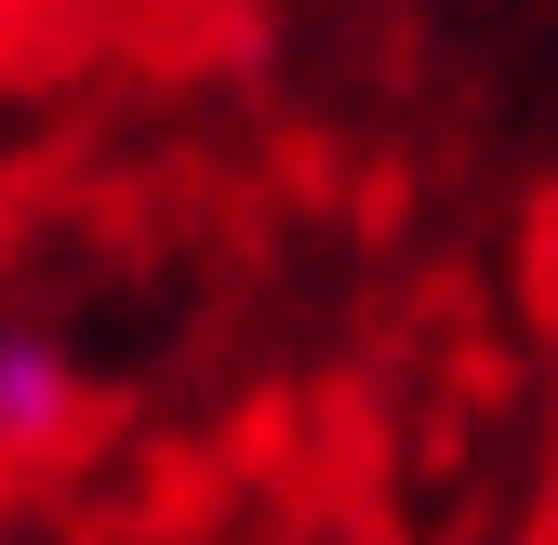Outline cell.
<instances>
[{
  "mask_svg": "<svg viewBox=\"0 0 558 545\" xmlns=\"http://www.w3.org/2000/svg\"><path fill=\"white\" fill-rule=\"evenodd\" d=\"M81 413V373H66L53 332H0V452H53Z\"/></svg>",
  "mask_w": 558,
  "mask_h": 545,
  "instance_id": "6da1fadb",
  "label": "cell"
}]
</instances>
